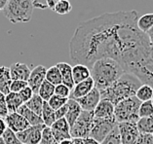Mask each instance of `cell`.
Here are the masks:
<instances>
[{
  "mask_svg": "<svg viewBox=\"0 0 153 144\" xmlns=\"http://www.w3.org/2000/svg\"><path fill=\"white\" fill-rule=\"evenodd\" d=\"M146 34H147V35H152V34H153V27L146 32Z\"/></svg>",
  "mask_w": 153,
  "mask_h": 144,
  "instance_id": "816d5d0a",
  "label": "cell"
},
{
  "mask_svg": "<svg viewBox=\"0 0 153 144\" xmlns=\"http://www.w3.org/2000/svg\"><path fill=\"white\" fill-rule=\"evenodd\" d=\"M91 72L90 68L84 64H75L72 67V78L74 85L80 83L82 81L90 78Z\"/></svg>",
  "mask_w": 153,
  "mask_h": 144,
  "instance_id": "7402d4cb",
  "label": "cell"
},
{
  "mask_svg": "<svg viewBox=\"0 0 153 144\" xmlns=\"http://www.w3.org/2000/svg\"><path fill=\"white\" fill-rule=\"evenodd\" d=\"M135 97L139 99L140 102L152 100L153 98V89L148 85L141 84V86L137 89Z\"/></svg>",
  "mask_w": 153,
  "mask_h": 144,
  "instance_id": "83f0119b",
  "label": "cell"
},
{
  "mask_svg": "<svg viewBox=\"0 0 153 144\" xmlns=\"http://www.w3.org/2000/svg\"><path fill=\"white\" fill-rule=\"evenodd\" d=\"M4 120L6 122L7 128H9L10 130H12L16 134L25 130L30 126L28 124V122L18 112L8 113V115L4 118Z\"/></svg>",
  "mask_w": 153,
  "mask_h": 144,
  "instance_id": "5bb4252c",
  "label": "cell"
},
{
  "mask_svg": "<svg viewBox=\"0 0 153 144\" xmlns=\"http://www.w3.org/2000/svg\"><path fill=\"white\" fill-rule=\"evenodd\" d=\"M59 144H74L73 141H72V139L70 138V139H65V140H62V141L59 142Z\"/></svg>",
  "mask_w": 153,
  "mask_h": 144,
  "instance_id": "681fc988",
  "label": "cell"
},
{
  "mask_svg": "<svg viewBox=\"0 0 153 144\" xmlns=\"http://www.w3.org/2000/svg\"><path fill=\"white\" fill-rule=\"evenodd\" d=\"M7 1H8V0H0V11H2L4 9V7L7 4Z\"/></svg>",
  "mask_w": 153,
  "mask_h": 144,
  "instance_id": "c3c4849f",
  "label": "cell"
},
{
  "mask_svg": "<svg viewBox=\"0 0 153 144\" xmlns=\"http://www.w3.org/2000/svg\"><path fill=\"white\" fill-rule=\"evenodd\" d=\"M45 80H47L49 83L53 84L54 86L62 84V76H61V73H59V68L57 67V65H54L47 69Z\"/></svg>",
  "mask_w": 153,
  "mask_h": 144,
  "instance_id": "f546056e",
  "label": "cell"
},
{
  "mask_svg": "<svg viewBox=\"0 0 153 144\" xmlns=\"http://www.w3.org/2000/svg\"><path fill=\"white\" fill-rule=\"evenodd\" d=\"M46 71L47 68L44 65H37L30 71V74H29L27 80V85L32 90L33 94L38 93L39 87L43 83V81L45 80Z\"/></svg>",
  "mask_w": 153,
  "mask_h": 144,
  "instance_id": "4fadbf2b",
  "label": "cell"
},
{
  "mask_svg": "<svg viewBox=\"0 0 153 144\" xmlns=\"http://www.w3.org/2000/svg\"><path fill=\"white\" fill-rule=\"evenodd\" d=\"M44 100L37 94H33V95L28 99V100L25 103V106L28 109H30L32 112H34L38 116L41 117L42 114V107H43Z\"/></svg>",
  "mask_w": 153,
  "mask_h": 144,
  "instance_id": "cb8c5ba5",
  "label": "cell"
},
{
  "mask_svg": "<svg viewBox=\"0 0 153 144\" xmlns=\"http://www.w3.org/2000/svg\"><path fill=\"white\" fill-rule=\"evenodd\" d=\"M5 99H6V104H7V108H8V112H17L18 108L21 105L25 104L22 100V98L20 97V95L18 93H13V92H10L9 94H7L5 95Z\"/></svg>",
  "mask_w": 153,
  "mask_h": 144,
  "instance_id": "603a6c76",
  "label": "cell"
},
{
  "mask_svg": "<svg viewBox=\"0 0 153 144\" xmlns=\"http://www.w3.org/2000/svg\"><path fill=\"white\" fill-rule=\"evenodd\" d=\"M27 81H22V80H12L10 86V92L13 93H19L23 90L24 88L27 87Z\"/></svg>",
  "mask_w": 153,
  "mask_h": 144,
  "instance_id": "74e56055",
  "label": "cell"
},
{
  "mask_svg": "<svg viewBox=\"0 0 153 144\" xmlns=\"http://www.w3.org/2000/svg\"><path fill=\"white\" fill-rule=\"evenodd\" d=\"M17 112L19 114H21V115L28 122V124L30 126H37V125L44 124L42 118L37 115V114H35L34 112H32L30 109H28L27 107L25 106V104H23L19 107Z\"/></svg>",
  "mask_w": 153,
  "mask_h": 144,
  "instance_id": "ffe728a7",
  "label": "cell"
},
{
  "mask_svg": "<svg viewBox=\"0 0 153 144\" xmlns=\"http://www.w3.org/2000/svg\"><path fill=\"white\" fill-rule=\"evenodd\" d=\"M85 144H100V143L92 137H87L85 138Z\"/></svg>",
  "mask_w": 153,
  "mask_h": 144,
  "instance_id": "bcb514c9",
  "label": "cell"
},
{
  "mask_svg": "<svg viewBox=\"0 0 153 144\" xmlns=\"http://www.w3.org/2000/svg\"><path fill=\"white\" fill-rule=\"evenodd\" d=\"M46 126L37 125V126H29L25 130L19 131L16 134L17 137L23 144H39L42 136V131Z\"/></svg>",
  "mask_w": 153,
  "mask_h": 144,
  "instance_id": "9c48e42d",
  "label": "cell"
},
{
  "mask_svg": "<svg viewBox=\"0 0 153 144\" xmlns=\"http://www.w3.org/2000/svg\"><path fill=\"white\" fill-rule=\"evenodd\" d=\"M94 119L93 111L82 110L79 117L70 127V136L71 138H87L90 135V131Z\"/></svg>",
  "mask_w": 153,
  "mask_h": 144,
  "instance_id": "52a82bcc",
  "label": "cell"
},
{
  "mask_svg": "<svg viewBox=\"0 0 153 144\" xmlns=\"http://www.w3.org/2000/svg\"><path fill=\"white\" fill-rule=\"evenodd\" d=\"M54 93H55V86L54 85L49 83L47 80H44L43 83L41 84V86L39 87V90H38L37 95H38L44 101H48L52 95H54Z\"/></svg>",
  "mask_w": 153,
  "mask_h": 144,
  "instance_id": "4316f807",
  "label": "cell"
},
{
  "mask_svg": "<svg viewBox=\"0 0 153 144\" xmlns=\"http://www.w3.org/2000/svg\"><path fill=\"white\" fill-rule=\"evenodd\" d=\"M18 94L20 95V97L22 98V100H23V102L25 103L33 95V92H32L31 89L27 86V87L24 88L21 92H19Z\"/></svg>",
  "mask_w": 153,
  "mask_h": 144,
  "instance_id": "60d3db41",
  "label": "cell"
},
{
  "mask_svg": "<svg viewBox=\"0 0 153 144\" xmlns=\"http://www.w3.org/2000/svg\"><path fill=\"white\" fill-rule=\"evenodd\" d=\"M10 75L12 80H22L27 81L31 70L25 64L22 62H15L9 67Z\"/></svg>",
  "mask_w": 153,
  "mask_h": 144,
  "instance_id": "2e32d148",
  "label": "cell"
},
{
  "mask_svg": "<svg viewBox=\"0 0 153 144\" xmlns=\"http://www.w3.org/2000/svg\"><path fill=\"white\" fill-rule=\"evenodd\" d=\"M140 101L135 95L119 101L114 105V118L117 123L129 122L137 124L139 121V108Z\"/></svg>",
  "mask_w": 153,
  "mask_h": 144,
  "instance_id": "5b68a950",
  "label": "cell"
},
{
  "mask_svg": "<svg viewBox=\"0 0 153 144\" xmlns=\"http://www.w3.org/2000/svg\"><path fill=\"white\" fill-rule=\"evenodd\" d=\"M50 130L53 134L55 139L57 140V142H61L62 140L65 139H70V127L68 123V121L65 120V118H62V119L56 120L53 124H52Z\"/></svg>",
  "mask_w": 153,
  "mask_h": 144,
  "instance_id": "8fae6325",
  "label": "cell"
},
{
  "mask_svg": "<svg viewBox=\"0 0 153 144\" xmlns=\"http://www.w3.org/2000/svg\"><path fill=\"white\" fill-rule=\"evenodd\" d=\"M122 144H134L140 135L137 125L129 122L117 123Z\"/></svg>",
  "mask_w": 153,
  "mask_h": 144,
  "instance_id": "30bf717a",
  "label": "cell"
},
{
  "mask_svg": "<svg viewBox=\"0 0 153 144\" xmlns=\"http://www.w3.org/2000/svg\"></svg>",
  "mask_w": 153,
  "mask_h": 144,
  "instance_id": "9f6ffc18",
  "label": "cell"
},
{
  "mask_svg": "<svg viewBox=\"0 0 153 144\" xmlns=\"http://www.w3.org/2000/svg\"><path fill=\"white\" fill-rule=\"evenodd\" d=\"M69 94H70V90L63 84H59L57 86H55V93L54 95H59L61 97H65V98H68L69 97Z\"/></svg>",
  "mask_w": 153,
  "mask_h": 144,
  "instance_id": "8d00e7d4",
  "label": "cell"
},
{
  "mask_svg": "<svg viewBox=\"0 0 153 144\" xmlns=\"http://www.w3.org/2000/svg\"><path fill=\"white\" fill-rule=\"evenodd\" d=\"M135 10L105 13L81 23L69 42V56L76 64L91 67L100 58L117 61L126 72L153 52L146 33L137 25Z\"/></svg>",
  "mask_w": 153,
  "mask_h": 144,
  "instance_id": "6da1fadb",
  "label": "cell"
},
{
  "mask_svg": "<svg viewBox=\"0 0 153 144\" xmlns=\"http://www.w3.org/2000/svg\"><path fill=\"white\" fill-rule=\"evenodd\" d=\"M140 86L141 82L135 75L129 72H124L109 87L100 91V98L109 100L115 105L123 99L134 97Z\"/></svg>",
  "mask_w": 153,
  "mask_h": 144,
  "instance_id": "7a4b0ae2",
  "label": "cell"
},
{
  "mask_svg": "<svg viewBox=\"0 0 153 144\" xmlns=\"http://www.w3.org/2000/svg\"><path fill=\"white\" fill-rule=\"evenodd\" d=\"M148 36V39H149V43H150L151 47L153 48V34L152 35H147Z\"/></svg>",
  "mask_w": 153,
  "mask_h": 144,
  "instance_id": "f907efd6",
  "label": "cell"
},
{
  "mask_svg": "<svg viewBox=\"0 0 153 144\" xmlns=\"http://www.w3.org/2000/svg\"><path fill=\"white\" fill-rule=\"evenodd\" d=\"M2 11L12 24L28 23L33 12L32 0H8Z\"/></svg>",
  "mask_w": 153,
  "mask_h": 144,
  "instance_id": "277c9868",
  "label": "cell"
},
{
  "mask_svg": "<svg viewBox=\"0 0 153 144\" xmlns=\"http://www.w3.org/2000/svg\"><path fill=\"white\" fill-rule=\"evenodd\" d=\"M66 105H68V111H66L65 118V120L68 121L69 127H71L74 122L76 121L77 118L79 117L80 113L82 111V108L80 107V105L78 104V102L75 99H72V98L68 99Z\"/></svg>",
  "mask_w": 153,
  "mask_h": 144,
  "instance_id": "d6986e66",
  "label": "cell"
},
{
  "mask_svg": "<svg viewBox=\"0 0 153 144\" xmlns=\"http://www.w3.org/2000/svg\"><path fill=\"white\" fill-rule=\"evenodd\" d=\"M137 25L140 31L146 33L153 27V13L145 14L139 17L137 21Z\"/></svg>",
  "mask_w": 153,
  "mask_h": 144,
  "instance_id": "f1b7e54d",
  "label": "cell"
},
{
  "mask_svg": "<svg viewBox=\"0 0 153 144\" xmlns=\"http://www.w3.org/2000/svg\"><path fill=\"white\" fill-rule=\"evenodd\" d=\"M1 137L5 144H23L17 137L16 132H14L12 130H10L9 128H6V131H4V134H2Z\"/></svg>",
  "mask_w": 153,
  "mask_h": 144,
  "instance_id": "836d02e7",
  "label": "cell"
},
{
  "mask_svg": "<svg viewBox=\"0 0 153 144\" xmlns=\"http://www.w3.org/2000/svg\"><path fill=\"white\" fill-rule=\"evenodd\" d=\"M100 144H122L117 125L115 126L113 128V130L104 137V139L100 142Z\"/></svg>",
  "mask_w": 153,
  "mask_h": 144,
  "instance_id": "4dcf8cb0",
  "label": "cell"
},
{
  "mask_svg": "<svg viewBox=\"0 0 153 144\" xmlns=\"http://www.w3.org/2000/svg\"><path fill=\"white\" fill-rule=\"evenodd\" d=\"M94 88H95L94 81H93V79L90 77V78H88L84 81H82L80 83H77L74 85L72 90L70 91L68 98L77 99L79 97H82L87 95L88 93H90Z\"/></svg>",
  "mask_w": 153,
  "mask_h": 144,
  "instance_id": "9a60e30c",
  "label": "cell"
},
{
  "mask_svg": "<svg viewBox=\"0 0 153 144\" xmlns=\"http://www.w3.org/2000/svg\"><path fill=\"white\" fill-rule=\"evenodd\" d=\"M72 6L68 0H61L53 8V11L59 15H66L71 12Z\"/></svg>",
  "mask_w": 153,
  "mask_h": 144,
  "instance_id": "1f68e13d",
  "label": "cell"
},
{
  "mask_svg": "<svg viewBox=\"0 0 153 144\" xmlns=\"http://www.w3.org/2000/svg\"><path fill=\"white\" fill-rule=\"evenodd\" d=\"M8 108H7L6 104V99H5V95L0 93V117L5 118L8 115Z\"/></svg>",
  "mask_w": 153,
  "mask_h": 144,
  "instance_id": "ab89813d",
  "label": "cell"
},
{
  "mask_svg": "<svg viewBox=\"0 0 153 144\" xmlns=\"http://www.w3.org/2000/svg\"><path fill=\"white\" fill-rule=\"evenodd\" d=\"M93 114L95 118H112L114 117V104L106 99H100Z\"/></svg>",
  "mask_w": 153,
  "mask_h": 144,
  "instance_id": "e0dca14e",
  "label": "cell"
},
{
  "mask_svg": "<svg viewBox=\"0 0 153 144\" xmlns=\"http://www.w3.org/2000/svg\"><path fill=\"white\" fill-rule=\"evenodd\" d=\"M59 1H61V0H47V8H50L51 10H53L56 4Z\"/></svg>",
  "mask_w": 153,
  "mask_h": 144,
  "instance_id": "f6af8a7d",
  "label": "cell"
},
{
  "mask_svg": "<svg viewBox=\"0 0 153 144\" xmlns=\"http://www.w3.org/2000/svg\"><path fill=\"white\" fill-rule=\"evenodd\" d=\"M6 128H7V125H6V122L4 120V118L0 117V136H2V134H4Z\"/></svg>",
  "mask_w": 153,
  "mask_h": 144,
  "instance_id": "ee69618b",
  "label": "cell"
},
{
  "mask_svg": "<svg viewBox=\"0 0 153 144\" xmlns=\"http://www.w3.org/2000/svg\"><path fill=\"white\" fill-rule=\"evenodd\" d=\"M0 144H5V143H4V141H3V139H2L1 136H0Z\"/></svg>",
  "mask_w": 153,
  "mask_h": 144,
  "instance_id": "f5cc1de1",
  "label": "cell"
},
{
  "mask_svg": "<svg viewBox=\"0 0 153 144\" xmlns=\"http://www.w3.org/2000/svg\"><path fill=\"white\" fill-rule=\"evenodd\" d=\"M117 125L115 118H95L93 119L90 135L89 137L96 139L100 143L104 139V137L113 130Z\"/></svg>",
  "mask_w": 153,
  "mask_h": 144,
  "instance_id": "ba28073f",
  "label": "cell"
},
{
  "mask_svg": "<svg viewBox=\"0 0 153 144\" xmlns=\"http://www.w3.org/2000/svg\"><path fill=\"white\" fill-rule=\"evenodd\" d=\"M151 101H152V105H153V98H152V100H151Z\"/></svg>",
  "mask_w": 153,
  "mask_h": 144,
  "instance_id": "db71d44e",
  "label": "cell"
},
{
  "mask_svg": "<svg viewBox=\"0 0 153 144\" xmlns=\"http://www.w3.org/2000/svg\"><path fill=\"white\" fill-rule=\"evenodd\" d=\"M12 83V78L10 75L9 67L0 66V93L7 95L10 93V86Z\"/></svg>",
  "mask_w": 153,
  "mask_h": 144,
  "instance_id": "44dd1931",
  "label": "cell"
},
{
  "mask_svg": "<svg viewBox=\"0 0 153 144\" xmlns=\"http://www.w3.org/2000/svg\"><path fill=\"white\" fill-rule=\"evenodd\" d=\"M153 115V105L152 101H143L140 102V108H139V117L140 118H144V117H149Z\"/></svg>",
  "mask_w": 153,
  "mask_h": 144,
  "instance_id": "d6a6232c",
  "label": "cell"
},
{
  "mask_svg": "<svg viewBox=\"0 0 153 144\" xmlns=\"http://www.w3.org/2000/svg\"><path fill=\"white\" fill-rule=\"evenodd\" d=\"M62 76V84L65 85L70 91L74 87V82L72 78V67L71 65L66 64V62H59L56 64Z\"/></svg>",
  "mask_w": 153,
  "mask_h": 144,
  "instance_id": "ac0fdd59",
  "label": "cell"
},
{
  "mask_svg": "<svg viewBox=\"0 0 153 144\" xmlns=\"http://www.w3.org/2000/svg\"><path fill=\"white\" fill-rule=\"evenodd\" d=\"M90 68L91 78L99 91L109 87L125 72L117 61L108 58L96 61Z\"/></svg>",
  "mask_w": 153,
  "mask_h": 144,
  "instance_id": "3957f363",
  "label": "cell"
},
{
  "mask_svg": "<svg viewBox=\"0 0 153 144\" xmlns=\"http://www.w3.org/2000/svg\"><path fill=\"white\" fill-rule=\"evenodd\" d=\"M33 8L45 9L47 8V0H32Z\"/></svg>",
  "mask_w": 153,
  "mask_h": 144,
  "instance_id": "7bdbcfd3",
  "label": "cell"
},
{
  "mask_svg": "<svg viewBox=\"0 0 153 144\" xmlns=\"http://www.w3.org/2000/svg\"><path fill=\"white\" fill-rule=\"evenodd\" d=\"M136 125L140 134H151L153 132V115L149 117L140 118Z\"/></svg>",
  "mask_w": 153,
  "mask_h": 144,
  "instance_id": "d4e9b609",
  "label": "cell"
},
{
  "mask_svg": "<svg viewBox=\"0 0 153 144\" xmlns=\"http://www.w3.org/2000/svg\"><path fill=\"white\" fill-rule=\"evenodd\" d=\"M74 144H85V138H71Z\"/></svg>",
  "mask_w": 153,
  "mask_h": 144,
  "instance_id": "7dc6e473",
  "label": "cell"
},
{
  "mask_svg": "<svg viewBox=\"0 0 153 144\" xmlns=\"http://www.w3.org/2000/svg\"><path fill=\"white\" fill-rule=\"evenodd\" d=\"M68 98L61 97H59V95H53L47 102H48V104H49L54 110H57L59 108H61L62 106L65 105V103L68 102Z\"/></svg>",
  "mask_w": 153,
  "mask_h": 144,
  "instance_id": "d590c367",
  "label": "cell"
},
{
  "mask_svg": "<svg viewBox=\"0 0 153 144\" xmlns=\"http://www.w3.org/2000/svg\"><path fill=\"white\" fill-rule=\"evenodd\" d=\"M126 72L132 73L141 84L148 85L153 89V52L143 60L131 65Z\"/></svg>",
  "mask_w": 153,
  "mask_h": 144,
  "instance_id": "8992f818",
  "label": "cell"
},
{
  "mask_svg": "<svg viewBox=\"0 0 153 144\" xmlns=\"http://www.w3.org/2000/svg\"><path fill=\"white\" fill-rule=\"evenodd\" d=\"M151 135H152V137H153V132H152V134H151Z\"/></svg>",
  "mask_w": 153,
  "mask_h": 144,
  "instance_id": "11a10c76",
  "label": "cell"
},
{
  "mask_svg": "<svg viewBox=\"0 0 153 144\" xmlns=\"http://www.w3.org/2000/svg\"><path fill=\"white\" fill-rule=\"evenodd\" d=\"M134 144H153V137L151 134H140Z\"/></svg>",
  "mask_w": 153,
  "mask_h": 144,
  "instance_id": "f35d334b",
  "label": "cell"
},
{
  "mask_svg": "<svg viewBox=\"0 0 153 144\" xmlns=\"http://www.w3.org/2000/svg\"><path fill=\"white\" fill-rule=\"evenodd\" d=\"M41 118L43 120V123L46 127H51L52 124L56 121L55 118V110L48 104L47 101L43 102L42 107V114H41Z\"/></svg>",
  "mask_w": 153,
  "mask_h": 144,
  "instance_id": "484cf974",
  "label": "cell"
},
{
  "mask_svg": "<svg viewBox=\"0 0 153 144\" xmlns=\"http://www.w3.org/2000/svg\"><path fill=\"white\" fill-rule=\"evenodd\" d=\"M66 111H68V105L66 103L63 106H62L61 108H59L57 110H55V118L56 120H59V119H62V118H65Z\"/></svg>",
  "mask_w": 153,
  "mask_h": 144,
  "instance_id": "b9f144b4",
  "label": "cell"
},
{
  "mask_svg": "<svg viewBox=\"0 0 153 144\" xmlns=\"http://www.w3.org/2000/svg\"><path fill=\"white\" fill-rule=\"evenodd\" d=\"M100 99L102 98H100V91L97 88H94L90 93H88L84 97L75 99V100L80 105L82 110H85V111H94V109L98 105Z\"/></svg>",
  "mask_w": 153,
  "mask_h": 144,
  "instance_id": "7c38bea8",
  "label": "cell"
},
{
  "mask_svg": "<svg viewBox=\"0 0 153 144\" xmlns=\"http://www.w3.org/2000/svg\"><path fill=\"white\" fill-rule=\"evenodd\" d=\"M39 144H59V142H57V140L55 139L49 127L44 128Z\"/></svg>",
  "mask_w": 153,
  "mask_h": 144,
  "instance_id": "e575fe53",
  "label": "cell"
}]
</instances>
